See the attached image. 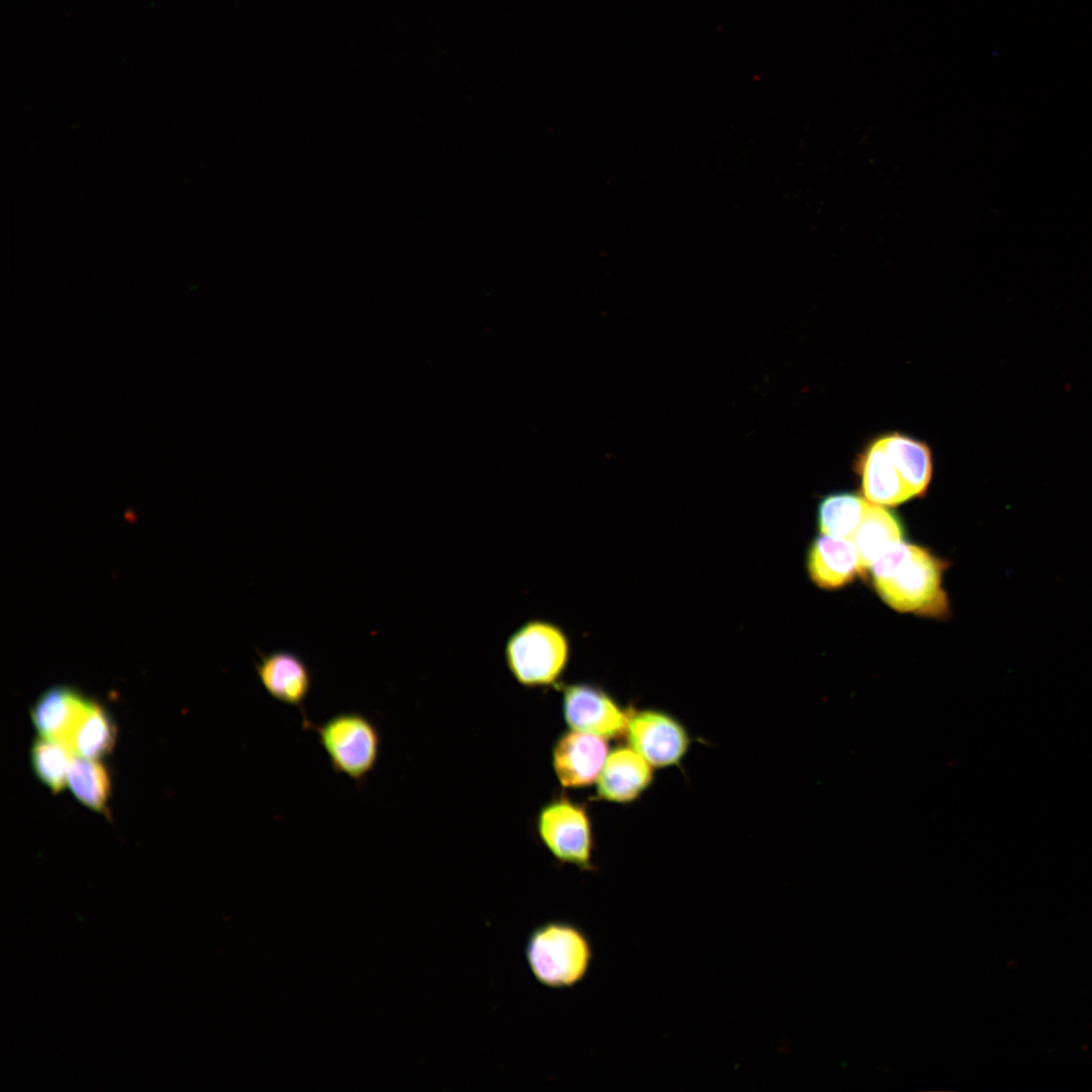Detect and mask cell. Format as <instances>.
Here are the masks:
<instances>
[{
  "label": "cell",
  "instance_id": "cell-12",
  "mask_svg": "<svg viewBox=\"0 0 1092 1092\" xmlns=\"http://www.w3.org/2000/svg\"><path fill=\"white\" fill-rule=\"evenodd\" d=\"M855 469L862 492L872 503L897 506L913 497L878 437L858 454Z\"/></svg>",
  "mask_w": 1092,
  "mask_h": 1092
},
{
  "label": "cell",
  "instance_id": "cell-4",
  "mask_svg": "<svg viewBox=\"0 0 1092 1092\" xmlns=\"http://www.w3.org/2000/svg\"><path fill=\"white\" fill-rule=\"evenodd\" d=\"M569 655V640L564 631L543 620H532L520 626L505 648L511 673L526 687L555 684L564 672Z\"/></svg>",
  "mask_w": 1092,
  "mask_h": 1092
},
{
  "label": "cell",
  "instance_id": "cell-19",
  "mask_svg": "<svg viewBox=\"0 0 1092 1092\" xmlns=\"http://www.w3.org/2000/svg\"><path fill=\"white\" fill-rule=\"evenodd\" d=\"M73 755V751L65 744L38 735L30 750L33 774L52 793H60L68 786V772Z\"/></svg>",
  "mask_w": 1092,
  "mask_h": 1092
},
{
  "label": "cell",
  "instance_id": "cell-18",
  "mask_svg": "<svg viewBox=\"0 0 1092 1092\" xmlns=\"http://www.w3.org/2000/svg\"><path fill=\"white\" fill-rule=\"evenodd\" d=\"M115 735L110 715L93 701L74 735L71 749L76 755L100 759L111 752Z\"/></svg>",
  "mask_w": 1092,
  "mask_h": 1092
},
{
  "label": "cell",
  "instance_id": "cell-9",
  "mask_svg": "<svg viewBox=\"0 0 1092 1092\" xmlns=\"http://www.w3.org/2000/svg\"><path fill=\"white\" fill-rule=\"evenodd\" d=\"M255 672L273 700L297 708L302 719L307 718L304 704L312 689V672L299 654L288 649L259 652Z\"/></svg>",
  "mask_w": 1092,
  "mask_h": 1092
},
{
  "label": "cell",
  "instance_id": "cell-14",
  "mask_svg": "<svg viewBox=\"0 0 1092 1092\" xmlns=\"http://www.w3.org/2000/svg\"><path fill=\"white\" fill-rule=\"evenodd\" d=\"M878 439L912 496L923 494L932 475V458L928 445L898 432L881 435Z\"/></svg>",
  "mask_w": 1092,
  "mask_h": 1092
},
{
  "label": "cell",
  "instance_id": "cell-1",
  "mask_svg": "<svg viewBox=\"0 0 1092 1092\" xmlns=\"http://www.w3.org/2000/svg\"><path fill=\"white\" fill-rule=\"evenodd\" d=\"M870 568L876 590L893 609L929 615L945 612L941 588L944 564L925 549L900 541Z\"/></svg>",
  "mask_w": 1092,
  "mask_h": 1092
},
{
  "label": "cell",
  "instance_id": "cell-7",
  "mask_svg": "<svg viewBox=\"0 0 1092 1092\" xmlns=\"http://www.w3.org/2000/svg\"><path fill=\"white\" fill-rule=\"evenodd\" d=\"M562 712L572 730L617 738L625 735L632 710L623 708L603 689L580 682L564 688Z\"/></svg>",
  "mask_w": 1092,
  "mask_h": 1092
},
{
  "label": "cell",
  "instance_id": "cell-17",
  "mask_svg": "<svg viewBox=\"0 0 1092 1092\" xmlns=\"http://www.w3.org/2000/svg\"><path fill=\"white\" fill-rule=\"evenodd\" d=\"M868 502L850 492L832 493L818 507V525L823 535L849 539L856 530Z\"/></svg>",
  "mask_w": 1092,
  "mask_h": 1092
},
{
  "label": "cell",
  "instance_id": "cell-2",
  "mask_svg": "<svg viewBox=\"0 0 1092 1092\" xmlns=\"http://www.w3.org/2000/svg\"><path fill=\"white\" fill-rule=\"evenodd\" d=\"M534 979L553 990L579 984L590 968L594 950L584 930L566 920H548L529 933L524 950Z\"/></svg>",
  "mask_w": 1092,
  "mask_h": 1092
},
{
  "label": "cell",
  "instance_id": "cell-16",
  "mask_svg": "<svg viewBox=\"0 0 1092 1092\" xmlns=\"http://www.w3.org/2000/svg\"><path fill=\"white\" fill-rule=\"evenodd\" d=\"M68 787L84 806L96 812L106 811L110 779L99 759L74 754L68 772Z\"/></svg>",
  "mask_w": 1092,
  "mask_h": 1092
},
{
  "label": "cell",
  "instance_id": "cell-13",
  "mask_svg": "<svg viewBox=\"0 0 1092 1092\" xmlns=\"http://www.w3.org/2000/svg\"><path fill=\"white\" fill-rule=\"evenodd\" d=\"M807 567L812 581L826 589L843 586L862 572L852 541L823 534L810 546Z\"/></svg>",
  "mask_w": 1092,
  "mask_h": 1092
},
{
  "label": "cell",
  "instance_id": "cell-8",
  "mask_svg": "<svg viewBox=\"0 0 1092 1092\" xmlns=\"http://www.w3.org/2000/svg\"><path fill=\"white\" fill-rule=\"evenodd\" d=\"M608 738L570 730L562 733L552 749V766L565 788H584L598 781L609 755Z\"/></svg>",
  "mask_w": 1092,
  "mask_h": 1092
},
{
  "label": "cell",
  "instance_id": "cell-15",
  "mask_svg": "<svg viewBox=\"0 0 1092 1092\" xmlns=\"http://www.w3.org/2000/svg\"><path fill=\"white\" fill-rule=\"evenodd\" d=\"M903 530L897 517L882 505L869 503L850 538L858 552L861 571L885 551L902 541Z\"/></svg>",
  "mask_w": 1092,
  "mask_h": 1092
},
{
  "label": "cell",
  "instance_id": "cell-3",
  "mask_svg": "<svg viewBox=\"0 0 1092 1092\" xmlns=\"http://www.w3.org/2000/svg\"><path fill=\"white\" fill-rule=\"evenodd\" d=\"M302 728L312 730L335 774L352 780L357 787L366 784L376 768L382 747L379 726L358 711L340 712L316 724L302 719Z\"/></svg>",
  "mask_w": 1092,
  "mask_h": 1092
},
{
  "label": "cell",
  "instance_id": "cell-11",
  "mask_svg": "<svg viewBox=\"0 0 1092 1092\" xmlns=\"http://www.w3.org/2000/svg\"><path fill=\"white\" fill-rule=\"evenodd\" d=\"M652 768L632 747L615 748L598 779V798L620 804L637 800L652 784Z\"/></svg>",
  "mask_w": 1092,
  "mask_h": 1092
},
{
  "label": "cell",
  "instance_id": "cell-10",
  "mask_svg": "<svg viewBox=\"0 0 1092 1092\" xmlns=\"http://www.w3.org/2000/svg\"><path fill=\"white\" fill-rule=\"evenodd\" d=\"M92 702L72 688H51L33 704L30 710L32 724L40 736L71 749L74 735Z\"/></svg>",
  "mask_w": 1092,
  "mask_h": 1092
},
{
  "label": "cell",
  "instance_id": "cell-5",
  "mask_svg": "<svg viewBox=\"0 0 1092 1092\" xmlns=\"http://www.w3.org/2000/svg\"><path fill=\"white\" fill-rule=\"evenodd\" d=\"M537 830L544 845L560 862L592 871L594 838L586 810L567 798H558L543 806L537 817Z\"/></svg>",
  "mask_w": 1092,
  "mask_h": 1092
},
{
  "label": "cell",
  "instance_id": "cell-6",
  "mask_svg": "<svg viewBox=\"0 0 1092 1092\" xmlns=\"http://www.w3.org/2000/svg\"><path fill=\"white\" fill-rule=\"evenodd\" d=\"M625 735L629 746L657 768L678 764L691 745L686 727L670 714L654 709L632 710Z\"/></svg>",
  "mask_w": 1092,
  "mask_h": 1092
}]
</instances>
